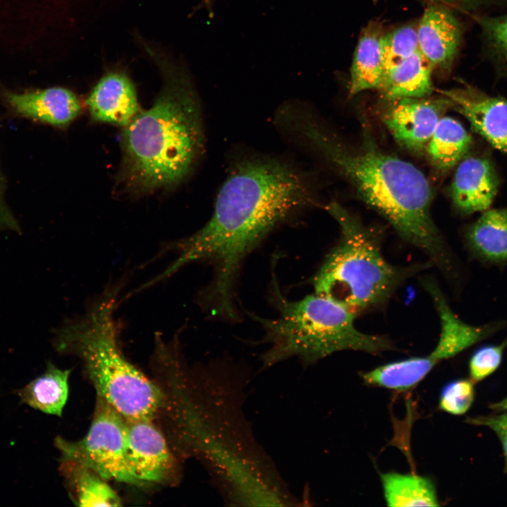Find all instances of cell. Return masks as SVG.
Segmentation results:
<instances>
[{"instance_id": "16", "label": "cell", "mask_w": 507, "mask_h": 507, "mask_svg": "<svg viewBox=\"0 0 507 507\" xmlns=\"http://www.w3.org/2000/svg\"><path fill=\"white\" fill-rule=\"evenodd\" d=\"M382 23H369L361 32L350 70L351 96L380 87L384 72Z\"/></svg>"}, {"instance_id": "4", "label": "cell", "mask_w": 507, "mask_h": 507, "mask_svg": "<svg viewBox=\"0 0 507 507\" xmlns=\"http://www.w3.org/2000/svg\"><path fill=\"white\" fill-rule=\"evenodd\" d=\"M119 285L108 287L77 318L54 332L53 345L61 353L77 355L96 391L125 419L150 418L163 401L161 390L122 354L114 313Z\"/></svg>"}, {"instance_id": "13", "label": "cell", "mask_w": 507, "mask_h": 507, "mask_svg": "<svg viewBox=\"0 0 507 507\" xmlns=\"http://www.w3.org/2000/svg\"><path fill=\"white\" fill-rule=\"evenodd\" d=\"M423 284L433 300L440 321L438 342L430 352L438 362L458 355L502 328L501 322L482 325L466 323L453 312L444 294L432 280L427 278Z\"/></svg>"}, {"instance_id": "7", "label": "cell", "mask_w": 507, "mask_h": 507, "mask_svg": "<svg viewBox=\"0 0 507 507\" xmlns=\"http://www.w3.org/2000/svg\"><path fill=\"white\" fill-rule=\"evenodd\" d=\"M61 461L84 466L104 480L140 485L132 475L126 458L125 419L97 396L96 410L86 435L75 442L57 437Z\"/></svg>"}, {"instance_id": "8", "label": "cell", "mask_w": 507, "mask_h": 507, "mask_svg": "<svg viewBox=\"0 0 507 507\" xmlns=\"http://www.w3.org/2000/svg\"><path fill=\"white\" fill-rule=\"evenodd\" d=\"M0 103L10 117L63 127L80 113L81 104L61 87L15 90L0 87Z\"/></svg>"}, {"instance_id": "19", "label": "cell", "mask_w": 507, "mask_h": 507, "mask_svg": "<svg viewBox=\"0 0 507 507\" xmlns=\"http://www.w3.org/2000/svg\"><path fill=\"white\" fill-rule=\"evenodd\" d=\"M70 373V370H61L49 362L43 374L13 392L21 403L61 417L68 398Z\"/></svg>"}, {"instance_id": "23", "label": "cell", "mask_w": 507, "mask_h": 507, "mask_svg": "<svg viewBox=\"0 0 507 507\" xmlns=\"http://www.w3.org/2000/svg\"><path fill=\"white\" fill-rule=\"evenodd\" d=\"M479 28L482 56L494 73L507 77V12L472 16Z\"/></svg>"}, {"instance_id": "20", "label": "cell", "mask_w": 507, "mask_h": 507, "mask_svg": "<svg viewBox=\"0 0 507 507\" xmlns=\"http://www.w3.org/2000/svg\"><path fill=\"white\" fill-rule=\"evenodd\" d=\"M438 363L430 354L390 362L360 373L363 382L396 392L415 387Z\"/></svg>"}, {"instance_id": "6", "label": "cell", "mask_w": 507, "mask_h": 507, "mask_svg": "<svg viewBox=\"0 0 507 507\" xmlns=\"http://www.w3.org/2000/svg\"><path fill=\"white\" fill-rule=\"evenodd\" d=\"M325 208L339 224L340 237L313 277L314 293L356 315L382 304L418 267L391 264L374 230L337 202Z\"/></svg>"}, {"instance_id": "10", "label": "cell", "mask_w": 507, "mask_h": 507, "mask_svg": "<svg viewBox=\"0 0 507 507\" xmlns=\"http://www.w3.org/2000/svg\"><path fill=\"white\" fill-rule=\"evenodd\" d=\"M125 451L130 471L140 485L161 482L171 470L165 439L150 418L125 419Z\"/></svg>"}, {"instance_id": "24", "label": "cell", "mask_w": 507, "mask_h": 507, "mask_svg": "<svg viewBox=\"0 0 507 507\" xmlns=\"http://www.w3.org/2000/svg\"><path fill=\"white\" fill-rule=\"evenodd\" d=\"M63 470L74 477V501L80 506H120L116 492L94 471L84 466L61 462Z\"/></svg>"}, {"instance_id": "26", "label": "cell", "mask_w": 507, "mask_h": 507, "mask_svg": "<svg viewBox=\"0 0 507 507\" xmlns=\"http://www.w3.org/2000/svg\"><path fill=\"white\" fill-rule=\"evenodd\" d=\"M474 382L470 379H458L446 384L440 392L439 410L454 415L465 414L475 399Z\"/></svg>"}, {"instance_id": "22", "label": "cell", "mask_w": 507, "mask_h": 507, "mask_svg": "<svg viewBox=\"0 0 507 507\" xmlns=\"http://www.w3.org/2000/svg\"><path fill=\"white\" fill-rule=\"evenodd\" d=\"M471 144L470 135L459 121L443 116L426 148L434 166L441 170H447L465 156Z\"/></svg>"}, {"instance_id": "15", "label": "cell", "mask_w": 507, "mask_h": 507, "mask_svg": "<svg viewBox=\"0 0 507 507\" xmlns=\"http://www.w3.org/2000/svg\"><path fill=\"white\" fill-rule=\"evenodd\" d=\"M92 117L97 121L126 126L139 112L134 86L123 73L103 76L87 99Z\"/></svg>"}, {"instance_id": "29", "label": "cell", "mask_w": 507, "mask_h": 507, "mask_svg": "<svg viewBox=\"0 0 507 507\" xmlns=\"http://www.w3.org/2000/svg\"><path fill=\"white\" fill-rule=\"evenodd\" d=\"M467 423L491 429L499 438L504 456V471L507 472V411L495 414L468 418Z\"/></svg>"}, {"instance_id": "2", "label": "cell", "mask_w": 507, "mask_h": 507, "mask_svg": "<svg viewBox=\"0 0 507 507\" xmlns=\"http://www.w3.org/2000/svg\"><path fill=\"white\" fill-rule=\"evenodd\" d=\"M280 120L337 169L400 237L426 254L444 274L454 272L451 255L431 216L429 182L418 168L383 152L367 137L360 147L346 146L298 105L284 107Z\"/></svg>"}, {"instance_id": "11", "label": "cell", "mask_w": 507, "mask_h": 507, "mask_svg": "<svg viewBox=\"0 0 507 507\" xmlns=\"http://www.w3.org/2000/svg\"><path fill=\"white\" fill-rule=\"evenodd\" d=\"M418 49L434 70L449 73L463 40V27L452 9L439 4L427 7L416 27Z\"/></svg>"}, {"instance_id": "12", "label": "cell", "mask_w": 507, "mask_h": 507, "mask_svg": "<svg viewBox=\"0 0 507 507\" xmlns=\"http://www.w3.org/2000/svg\"><path fill=\"white\" fill-rule=\"evenodd\" d=\"M442 94L489 144L507 154V99L470 85L443 90Z\"/></svg>"}, {"instance_id": "3", "label": "cell", "mask_w": 507, "mask_h": 507, "mask_svg": "<svg viewBox=\"0 0 507 507\" xmlns=\"http://www.w3.org/2000/svg\"><path fill=\"white\" fill-rule=\"evenodd\" d=\"M143 46L159 67L163 87L153 106L125 126L120 182L130 192L173 186L190 173L202 152L198 96L187 74L162 51Z\"/></svg>"}, {"instance_id": "5", "label": "cell", "mask_w": 507, "mask_h": 507, "mask_svg": "<svg viewBox=\"0 0 507 507\" xmlns=\"http://www.w3.org/2000/svg\"><path fill=\"white\" fill-rule=\"evenodd\" d=\"M273 277L270 299L277 317L253 315L265 330V341L270 344L263 355L266 364L291 356L313 363L340 351L379 354L394 349L387 337L360 331L354 323L355 315L327 297L314 293L297 301L287 299L274 275Z\"/></svg>"}, {"instance_id": "31", "label": "cell", "mask_w": 507, "mask_h": 507, "mask_svg": "<svg viewBox=\"0 0 507 507\" xmlns=\"http://www.w3.org/2000/svg\"><path fill=\"white\" fill-rule=\"evenodd\" d=\"M489 408L495 412L507 411V396L498 402L491 403Z\"/></svg>"}, {"instance_id": "9", "label": "cell", "mask_w": 507, "mask_h": 507, "mask_svg": "<svg viewBox=\"0 0 507 507\" xmlns=\"http://www.w3.org/2000/svg\"><path fill=\"white\" fill-rule=\"evenodd\" d=\"M383 121L394 139L408 149L419 151L427 146L439 120L451 101L405 97L391 100Z\"/></svg>"}, {"instance_id": "17", "label": "cell", "mask_w": 507, "mask_h": 507, "mask_svg": "<svg viewBox=\"0 0 507 507\" xmlns=\"http://www.w3.org/2000/svg\"><path fill=\"white\" fill-rule=\"evenodd\" d=\"M465 242L478 261L489 265H507V208H489L467 229Z\"/></svg>"}, {"instance_id": "28", "label": "cell", "mask_w": 507, "mask_h": 507, "mask_svg": "<svg viewBox=\"0 0 507 507\" xmlns=\"http://www.w3.org/2000/svg\"><path fill=\"white\" fill-rule=\"evenodd\" d=\"M451 9L476 15L507 12V0H432Z\"/></svg>"}, {"instance_id": "25", "label": "cell", "mask_w": 507, "mask_h": 507, "mask_svg": "<svg viewBox=\"0 0 507 507\" xmlns=\"http://www.w3.org/2000/svg\"><path fill=\"white\" fill-rule=\"evenodd\" d=\"M382 46L385 72L419 50L416 27L404 25L384 34Z\"/></svg>"}, {"instance_id": "32", "label": "cell", "mask_w": 507, "mask_h": 507, "mask_svg": "<svg viewBox=\"0 0 507 507\" xmlns=\"http://www.w3.org/2000/svg\"><path fill=\"white\" fill-rule=\"evenodd\" d=\"M375 3L377 2L379 0H373Z\"/></svg>"}, {"instance_id": "27", "label": "cell", "mask_w": 507, "mask_h": 507, "mask_svg": "<svg viewBox=\"0 0 507 507\" xmlns=\"http://www.w3.org/2000/svg\"><path fill=\"white\" fill-rule=\"evenodd\" d=\"M506 349L507 338L499 344L486 345L476 350L468 363L470 379L478 382L493 374L500 366Z\"/></svg>"}, {"instance_id": "14", "label": "cell", "mask_w": 507, "mask_h": 507, "mask_svg": "<svg viewBox=\"0 0 507 507\" xmlns=\"http://www.w3.org/2000/svg\"><path fill=\"white\" fill-rule=\"evenodd\" d=\"M499 180L491 161L482 156L464 157L458 163L451 184V198L462 214L482 213L492 206Z\"/></svg>"}, {"instance_id": "30", "label": "cell", "mask_w": 507, "mask_h": 507, "mask_svg": "<svg viewBox=\"0 0 507 507\" xmlns=\"http://www.w3.org/2000/svg\"><path fill=\"white\" fill-rule=\"evenodd\" d=\"M7 184L0 163V230H9L20 233V225L6 200Z\"/></svg>"}, {"instance_id": "18", "label": "cell", "mask_w": 507, "mask_h": 507, "mask_svg": "<svg viewBox=\"0 0 507 507\" xmlns=\"http://www.w3.org/2000/svg\"><path fill=\"white\" fill-rule=\"evenodd\" d=\"M433 68L420 51L387 70L379 90L389 101L401 98H423L433 87Z\"/></svg>"}, {"instance_id": "1", "label": "cell", "mask_w": 507, "mask_h": 507, "mask_svg": "<svg viewBox=\"0 0 507 507\" xmlns=\"http://www.w3.org/2000/svg\"><path fill=\"white\" fill-rule=\"evenodd\" d=\"M313 203L305 175L278 158H252L238 163L217 195L210 220L191 236L163 249L176 259L149 281L154 285L195 261L213 267L212 281L199 300L212 315L237 318L235 285L246 256L277 226Z\"/></svg>"}, {"instance_id": "21", "label": "cell", "mask_w": 507, "mask_h": 507, "mask_svg": "<svg viewBox=\"0 0 507 507\" xmlns=\"http://www.w3.org/2000/svg\"><path fill=\"white\" fill-rule=\"evenodd\" d=\"M388 506H439L436 487L430 478L413 473L380 475Z\"/></svg>"}]
</instances>
